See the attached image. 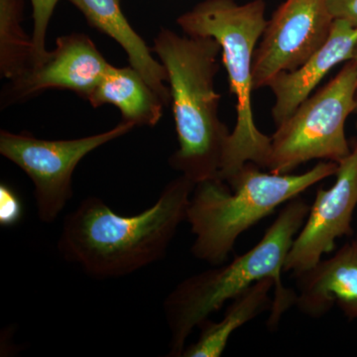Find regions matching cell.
<instances>
[{"instance_id":"1","label":"cell","mask_w":357,"mask_h":357,"mask_svg":"<svg viewBox=\"0 0 357 357\" xmlns=\"http://www.w3.org/2000/svg\"><path fill=\"white\" fill-rule=\"evenodd\" d=\"M195 187L180 175L164 188L153 206L130 217L89 197L66 217L59 252L96 279L119 278L157 262L187 220Z\"/></svg>"},{"instance_id":"2","label":"cell","mask_w":357,"mask_h":357,"mask_svg":"<svg viewBox=\"0 0 357 357\" xmlns=\"http://www.w3.org/2000/svg\"><path fill=\"white\" fill-rule=\"evenodd\" d=\"M310 204L301 197L283 204L276 220L256 245L227 264L217 265L178 283L164 302L170 331L169 356H182L195 328L256 282H275L268 328H278L283 314L296 304L297 293L283 285L282 274L294 239L302 229Z\"/></svg>"},{"instance_id":"3","label":"cell","mask_w":357,"mask_h":357,"mask_svg":"<svg viewBox=\"0 0 357 357\" xmlns=\"http://www.w3.org/2000/svg\"><path fill=\"white\" fill-rule=\"evenodd\" d=\"M153 52L168 73L178 137L169 163L196 185L217 180L231 132L218 116L220 95L215 89L222 47L213 37L162 29Z\"/></svg>"},{"instance_id":"4","label":"cell","mask_w":357,"mask_h":357,"mask_svg":"<svg viewBox=\"0 0 357 357\" xmlns=\"http://www.w3.org/2000/svg\"><path fill=\"white\" fill-rule=\"evenodd\" d=\"M337 168L335 162L323 161L294 175L265 173L248 162L227 183L220 178L199 183L185 220L195 236L192 255L213 266L227 262L246 230L317 183L335 176Z\"/></svg>"},{"instance_id":"5","label":"cell","mask_w":357,"mask_h":357,"mask_svg":"<svg viewBox=\"0 0 357 357\" xmlns=\"http://www.w3.org/2000/svg\"><path fill=\"white\" fill-rule=\"evenodd\" d=\"M264 0H204L177 22L185 34L208 36L222 47L229 91L236 98V122L230 132L218 178L227 183L248 162L268 169L271 136L261 132L253 114V59L266 28Z\"/></svg>"},{"instance_id":"6","label":"cell","mask_w":357,"mask_h":357,"mask_svg":"<svg viewBox=\"0 0 357 357\" xmlns=\"http://www.w3.org/2000/svg\"><path fill=\"white\" fill-rule=\"evenodd\" d=\"M357 65L344 63L335 77L307 98L271 136L268 170L290 174L312 161L340 164L351 152L345 123L356 112Z\"/></svg>"},{"instance_id":"7","label":"cell","mask_w":357,"mask_h":357,"mask_svg":"<svg viewBox=\"0 0 357 357\" xmlns=\"http://www.w3.org/2000/svg\"><path fill=\"white\" fill-rule=\"evenodd\" d=\"M135 128L122 121L105 132L70 140H45L29 133L0 132V153L24 171L34 185L40 220L55 222L72 199L73 174L96 148L126 135Z\"/></svg>"},{"instance_id":"8","label":"cell","mask_w":357,"mask_h":357,"mask_svg":"<svg viewBox=\"0 0 357 357\" xmlns=\"http://www.w3.org/2000/svg\"><path fill=\"white\" fill-rule=\"evenodd\" d=\"M333 21L326 0H285L268 20L253 59V89L267 86L290 72L326 43Z\"/></svg>"},{"instance_id":"9","label":"cell","mask_w":357,"mask_h":357,"mask_svg":"<svg viewBox=\"0 0 357 357\" xmlns=\"http://www.w3.org/2000/svg\"><path fill=\"white\" fill-rule=\"evenodd\" d=\"M357 208V136L351 152L338 164L335 184L319 189L306 220L294 239L284 273L293 276L318 264L335 248L337 239L354 236L352 220Z\"/></svg>"},{"instance_id":"10","label":"cell","mask_w":357,"mask_h":357,"mask_svg":"<svg viewBox=\"0 0 357 357\" xmlns=\"http://www.w3.org/2000/svg\"><path fill=\"white\" fill-rule=\"evenodd\" d=\"M56 44L55 50L48 52L41 63L11 79L6 96L8 102H20L50 89H68L89 100L109 70V63L86 35L60 37Z\"/></svg>"},{"instance_id":"11","label":"cell","mask_w":357,"mask_h":357,"mask_svg":"<svg viewBox=\"0 0 357 357\" xmlns=\"http://www.w3.org/2000/svg\"><path fill=\"white\" fill-rule=\"evenodd\" d=\"M294 277L295 305L301 312L319 319L337 306L347 319L357 321V236L331 257Z\"/></svg>"},{"instance_id":"12","label":"cell","mask_w":357,"mask_h":357,"mask_svg":"<svg viewBox=\"0 0 357 357\" xmlns=\"http://www.w3.org/2000/svg\"><path fill=\"white\" fill-rule=\"evenodd\" d=\"M357 45V28L344 20L333 21L328 40L304 64L290 72H282L267 86L273 93L272 117L276 126L285 121L335 67L351 60Z\"/></svg>"},{"instance_id":"13","label":"cell","mask_w":357,"mask_h":357,"mask_svg":"<svg viewBox=\"0 0 357 357\" xmlns=\"http://www.w3.org/2000/svg\"><path fill=\"white\" fill-rule=\"evenodd\" d=\"M86 16L89 24L115 40L128 54L129 63L144 77L165 107L171 105L168 73L155 60L151 49L129 24L122 13L119 0H69Z\"/></svg>"},{"instance_id":"14","label":"cell","mask_w":357,"mask_h":357,"mask_svg":"<svg viewBox=\"0 0 357 357\" xmlns=\"http://www.w3.org/2000/svg\"><path fill=\"white\" fill-rule=\"evenodd\" d=\"M93 107L112 105L121 110L122 121L134 126H154L165 105L134 68L110 65L105 77L89 98Z\"/></svg>"},{"instance_id":"15","label":"cell","mask_w":357,"mask_h":357,"mask_svg":"<svg viewBox=\"0 0 357 357\" xmlns=\"http://www.w3.org/2000/svg\"><path fill=\"white\" fill-rule=\"evenodd\" d=\"M274 287L273 279H263L234 298L220 321L208 319L199 326L198 340L185 347L182 357L222 356L232 333L263 312L271 311L273 299L270 294Z\"/></svg>"},{"instance_id":"16","label":"cell","mask_w":357,"mask_h":357,"mask_svg":"<svg viewBox=\"0 0 357 357\" xmlns=\"http://www.w3.org/2000/svg\"><path fill=\"white\" fill-rule=\"evenodd\" d=\"M18 0H0V69L9 79L20 76L34 62L32 38L21 28Z\"/></svg>"},{"instance_id":"17","label":"cell","mask_w":357,"mask_h":357,"mask_svg":"<svg viewBox=\"0 0 357 357\" xmlns=\"http://www.w3.org/2000/svg\"><path fill=\"white\" fill-rule=\"evenodd\" d=\"M58 1L59 0H31L33 20H34L32 34L33 49H34L33 65L39 64L48 55V51L45 47L47 29Z\"/></svg>"},{"instance_id":"18","label":"cell","mask_w":357,"mask_h":357,"mask_svg":"<svg viewBox=\"0 0 357 357\" xmlns=\"http://www.w3.org/2000/svg\"><path fill=\"white\" fill-rule=\"evenodd\" d=\"M23 217V204L13 188L0 185V225L11 227L20 223Z\"/></svg>"},{"instance_id":"19","label":"cell","mask_w":357,"mask_h":357,"mask_svg":"<svg viewBox=\"0 0 357 357\" xmlns=\"http://www.w3.org/2000/svg\"><path fill=\"white\" fill-rule=\"evenodd\" d=\"M335 20H344L357 28V0H326Z\"/></svg>"},{"instance_id":"20","label":"cell","mask_w":357,"mask_h":357,"mask_svg":"<svg viewBox=\"0 0 357 357\" xmlns=\"http://www.w3.org/2000/svg\"><path fill=\"white\" fill-rule=\"evenodd\" d=\"M351 60H354V62H356V65H357V45L356 47V50H354V56H352ZM356 112H357V91H356Z\"/></svg>"}]
</instances>
